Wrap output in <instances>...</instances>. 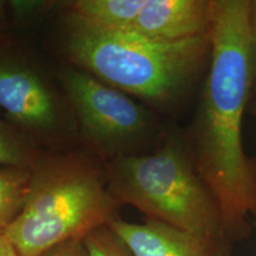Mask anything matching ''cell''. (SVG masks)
Returning <instances> with one entry per match:
<instances>
[{
	"label": "cell",
	"instance_id": "1",
	"mask_svg": "<svg viewBox=\"0 0 256 256\" xmlns=\"http://www.w3.org/2000/svg\"><path fill=\"white\" fill-rule=\"evenodd\" d=\"M249 0H210V60L188 142L232 243L256 226V156L243 144L249 104Z\"/></svg>",
	"mask_w": 256,
	"mask_h": 256
},
{
	"label": "cell",
	"instance_id": "2",
	"mask_svg": "<svg viewBox=\"0 0 256 256\" xmlns=\"http://www.w3.org/2000/svg\"><path fill=\"white\" fill-rule=\"evenodd\" d=\"M63 46L78 69L156 107L183 98L210 60L209 31L190 40L160 42L134 31L94 26L70 14Z\"/></svg>",
	"mask_w": 256,
	"mask_h": 256
},
{
	"label": "cell",
	"instance_id": "3",
	"mask_svg": "<svg viewBox=\"0 0 256 256\" xmlns=\"http://www.w3.org/2000/svg\"><path fill=\"white\" fill-rule=\"evenodd\" d=\"M31 171L24 206L4 232L22 256H43L115 218L119 202L89 160L78 156L40 159Z\"/></svg>",
	"mask_w": 256,
	"mask_h": 256
},
{
	"label": "cell",
	"instance_id": "4",
	"mask_svg": "<svg viewBox=\"0 0 256 256\" xmlns=\"http://www.w3.org/2000/svg\"><path fill=\"white\" fill-rule=\"evenodd\" d=\"M107 185L119 203L130 204L147 218L200 235L226 238L220 208L183 138H168L150 154L113 158Z\"/></svg>",
	"mask_w": 256,
	"mask_h": 256
},
{
	"label": "cell",
	"instance_id": "5",
	"mask_svg": "<svg viewBox=\"0 0 256 256\" xmlns=\"http://www.w3.org/2000/svg\"><path fill=\"white\" fill-rule=\"evenodd\" d=\"M62 84L87 142L112 158L136 154L154 130L151 112L90 74L66 69Z\"/></svg>",
	"mask_w": 256,
	"mask_h": 256
},
{
	"label": "cell",
	"instance_id": "6",
	"mask_svg": "<svg viewBox=\"0 0 256 256\" xmlns=\"http://www.w3.org/2000/svg\"><path fill=\"white\" fill-rule=\"evenodd\" d=\"M0 110L23 134L51 139L63 130L55 92L34 66L14 56L0 55Z\"/></svg>",
	"mask_w": 256,
	"mask_h": 256
},
{
	"label": "cell",
	"instance_id": "7",
	"mask_svg": "<svg viewBox=\"0 0 256 256\" xmlns=\"http://www.w3.org/2000/svg\"><path fill=\"white\" fill-rule=\"evenodd\" d=\"M133 256H230L232 242L210 238L147 218L133 223L113 218L107 224Z\"/></svg>",
	"mask_w": 256,
	"mask_h": 256
},
{
	"label": "cell",
	"instance_id": "8",
	"mask_svg": "<svg viewBox=\"0 0 256 256\" xmlns=\"http://www.w3.org/2000/svg\"><path fill=\"white\" fill-rule=\"evenodd\" d=\"M210 0H145L130 31L150 40L179 42L206 34Z\"/></svg>",
	"mask_w": 256,
	"mask_h": 256
},
{
	"label": "cell",
	"instance_id": "9",
	"mask_svg": "<svg viewBox=\"0 0 256 256\" xmlns=\"http://www.w3.org/2000/svg\"><path fill=\"white\" fill-rule=\"evenodd\" d=\"M145 0H78L69 14L86 23L110 30L130 31Z\"/></svg>",
	"mask_w": 256,
	"mask_h": 256
},
{
	"label": "cell",
	"instance_id": "10",
	"mask_svg": "<svg viewBox=\"0 0 256 256\" xmlns=\"http://www.w3.org/2000/svg\"><path fill=\"white\" fill-rule=\"evenodd\" d=\"M31 170L0 168V232H4L24 206Z\"/></svg>",
	"mask_w": 256,
	"mask_h": 256
},
{
	"label": "cell",
	"instance_id": "11",
	"mask_svg": "<svg viewBox=\"0 0 256 256\" xmlns=\"http://www.w3.org/2000/svg\"><path fill=\"white\" fill-rule=\"evenodd\" d=\"M40 160L37 150L24 134L0 119V168L32 170Z\"/></svg>",
	"mask_w": 256,
	"mask_h": 256
},
{
	"label": "cell",
	"instance_id": "12",
	"mask_svg": "<svg viewBox=\"0 0 256 256\" xmlns=\"http://www.w3.org/2000/svg\"><path fill=\"white\" fill-rule=\"evenodd\" d=\"M82 241L88 256H133L107 226L92 230Z\"/></svg>",
	"mask_w": 256,
	"mask_h": 256
},
{
	"label": "cell",
	"instance_id": "13",
	"mask_svg": "<svg viewBox=\"0 0 256 256\" xmlns=\"http://www.w3.org/2000/svg\"><path fill=\"white\" fill-rule=\"evenodd\" d=\"M249 104L248 112L256 114V0H249L248 12Z\"/></svg>",
	"mask_w": 256,
	"mask_h": 256
},
{
	"label": "cell",
	"instance_id": "14",
	"mask_svg": "<svg viewBox=\"0 0 256 256\" xmlns=\"http://www.w3.org/2000/svg\"><path fill=\"white\" fill-rule=\"evenodd\" d=\"M43 256H88L82 240H74L51 249Z\"/></svg>",
	"mask_w": 256,
	"mask_h": 256
},
{
	"label": "cell",
	"instance_id": "15",
	"mask_svg": "<svg viewBox=\"0 0 256 256\" xmlns=\"http://www.w3.org/2000/svg\"><path fill=\"white\" fill-rule=\"evenodd\" d=\"M0 256H22L4 232H0Z\"/></svg>",
	"mask_w": 256,
	"mask_h": 256
},
{
	"label": "cell",
	"instance_id": "16",
	"mask_svg": "<svg viewBox=\"0 0 256 256\" xmlns=\"http://www.w3.org/2000/svg\"><path fill=\"white\" fill-rule=\"evenodd\" d=\"M4 18H5V14H4V10H2V2H0V32H2V22H4Z\"/></svg>",
	"mask_w": 256,
	"mask_h": 256
}]
</instances>
